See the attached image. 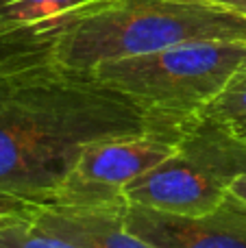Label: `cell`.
<instances>
[{
	"instance_id": "cell-12",
	"label": "cell",
	"mask_w": 246,
	"mask_h": 248,
	"mask_svg": "<svg viewBox=\"0 0 246 248\" xmlns=\"http://www.w3.org/2000/svg\"><path fill=\"white\" fill-rule=\"evenodd\" d=\"M229 194H231V196H235L240 202H244V205H246V172L238 174L233 181H231Z\"/></svg>"
},
{
	"instance_id": "cell-6",
	"label": "cell",
	"mask_w": 246,
	"mask_h": 248,
	"mask_svg": "<svg viewBox=\"0 0 246 248\" xmlns=\"http://www.w3.org/2000/svg\"><path fill=\"white\" fill-rule=\"evenodd\" d=\"M124 227L153 248H246V205L229 194L205 216H177L126 202Z\"/></svg>"
},
{
	"instance_id": "cell-5",
	"label": "cell",
	"mask_w": 246,
	"mask_h": 248,
	"mask_svg": "<svg viewBox=\"0 0 246 248\" xmlns=\"http://www.w3.org/2000/svg\"><path fill=\"white\" fill-rule=\"evenodd\" d=\"M187 124L111 137L87 146L48 205L103 207L126 202L124 189L179 148Z\"/></svg>"
},
{
	"instance_id": "cell-11",
	"label": "cell",
	"mask_w": 246,
	"mask_h": 248,
	"mask_svg": "<svg viewBox=\"0 0 246 248\" xmlns=\"http://www.w3.org/2000/svg\"><path fill=\"white\" fill-rule=\"evenodd\" d=\"M39 209H42L39 202L26 201V198H20L15 194L0 189V231L7 227H13V224L33 222Z\"/></svg>"
},
{
	"instance_id": "cell-1",
	"label": "cell",
	"mask_w": 246,
	"mask_h": 248,
	"mask_svg": "<svg viewBox=\"0 0 246 248\" xmlns=\"http://www.w3.org/2000/svg\"><path fill=\"white\" fill-rule=\"evenodd\" d=\"M166 126L179 124L153 118L37 44L0 48L2 192L48 205L87 146Z\"/></svg>"
},
{
	"instance_id": "cell-4",
	"label": "cell",
	"mask_w": 246,
	"mask_h": 248,
	"mask_svg": "<svg viewBox=\"0 0 246 248\" xmlns=\"http://www.w3.org/2000/svg\"><path fill=\"white\" fill-rule=\"evenodd\" d=\"M246 172V133L209 118L185 126L179 148L124 189L129 205L164 214L205 216L229 196V185Z\"/></svg>"
},
{
	"instance_id": "cell-3",
	"label": "cell",
	"mask_w": 246,
	"mask_h": 248,
	"mask_svg": "<svg viewBox=\"0 0 246 248\" xmlns=\"http://www.w3.org/2000/svg\"><path fill=\"white\" fill-rule=\"evenodd\" d=\"M244 70L246 42L214 39L107 61L92 74L157 120L185 124L200 118Z\"/></svg>"
},
{
	"instance_id": "cell-8",
	"label": "cell",
	"mask_w": 246,
	"mask_h": 248,
	"mask_svg": "<svg viewBox=\"0 0 246 248\" xmlns=\"http://www.w3.org/2000/svg\"><path fill=\"white\" fill-rule=\"evenodd\" d=\"M96 0H0V48L42 35Z\"/></svg>"
},
{
	"instance_id": "cell-7",
	"label": "cell",
	"mask_w": 246,
	"mask_h": 248,
	"mask_svg": "<svg viewBox=\"0 0 246 248\" xmlns=\"http://www.w3.org/2000/svg\"><path fill=\"white\" fill-rule=\"evenodd\" d=\"M126 202L103 207L42 205L33 222L77 248H153L124 227Z\"/></svg>"
},
{
	"instance_id": "cell-9",
	"label": "cell",
	"mask_w": 246,
	"mask_h": 248,
	"mask_svg": "<svg viewBox=\"0 0 246 248\" xmlns=\"http://www.w3.org/2000/svg\"><path fill=\"white\" fill-rule=\"evenodd\" d=\"M200 118H209L246 133V70L222 90V94L200 113Z\"/></svg>"
},
{
	"instance_id": "cell-2",
	"label": "cell",
	"mask_w": 246,
	"mask_h": 248,
	"mask_svg": "<svg viewBox=\"0 0 246 248\" xmlns=\"http://www.w3.org/2000/svg\"><path fill=\"white\" fill-rule=\"evenodd\" d=\"M214 39L246 42V16L187 0H96L22 44L46 48L65 68L92 72L107 61Z\"/></svg>"
},
{
	"instance_id": "cell-14",
	"label": "cell",
	"mask_w": 246,
	"mask_h": 248,
	"mask_svg": "<svg viewBox=\"0 0 246 248\" xmlns=\"http://www.w3.org/2000/svg\"><path fill=\"white\" fill-rule=\"evenodd\" d=\"M231 11H238V13H242V16H246V0H242V2H238V4H233V7H229Z\"/></svg>"
},
{
	"instance_id": "cell-10",
	"label": "cell",
	"mask_w": 246,
	"mask_h": 248,
	"mask_svg": "<svg viewBox=\"0 0 246 248\" xmlns=\"http://www.w3.org/2000/svg\"><path fill=\"white\" fill-rule=\"evenodd\" d=\"M0 248H77V246L44 231L35 222H22L0 231Z\"/></svg>"
},
{
	"instance_id": "cell-13",
	"label": "cell",
	"mask_w": 246,
	"mask_h": 248,
	"mask_svg": "<svg viewBox=\"0 0 246 248\" xmlns=\"http://www.w3.org/2000/svg\"><path fill=\"white\" fill-rule=\"evenodd\" d=\"M187 2H203V4H216V7H233V4L242 2V0H187Z\"/></svg>"
}]
</instances>
